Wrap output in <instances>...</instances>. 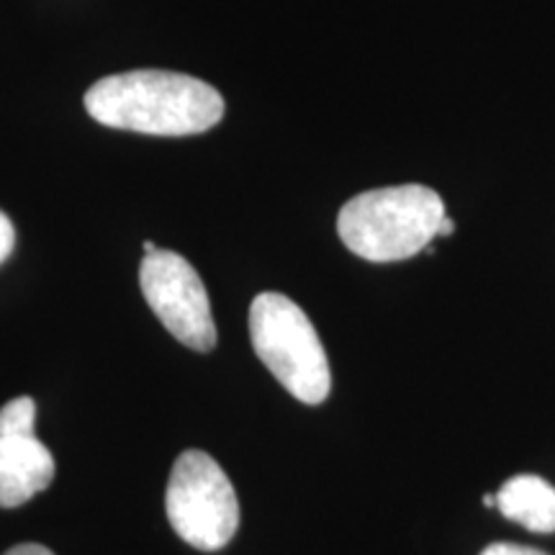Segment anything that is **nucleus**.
Listing matches in <instances>:
<instances>
[{
    "label": "nucleus",
    "instance_id": "obj_1",
    "mask_svg": "<svg viewBox=\"0 0 555 555\" xmlns=\"http://www.w3.org/2000/svg\"><path fill=\"white\" fill-rule=\"evenodd\" d=\"M86 108L111 129L152 137H191L217 127L224 99L208 82L168 69L108 75L86 93Z\"/></svg>",
    "mask_w": 555,
    "mask_h": 555
},
{
    "label": "nucleus",
    "instance_id": "obj_2",
    "mask_svg": "<svg viewBox=\"0 0 555 555\" xmlns=\"http://www.w3.org/2000/svg\"><path fill=\"white\" fill-rule=\"evenodd\" d=\"M446 219L440 193L427 185L365 191L339 208L337 234L367 262H399L433 245Z\"/></svg>",
    "mask_w": 555,
    "mask_h": 555
},
{
    "label": "nucleus",
    "instance_id": "obj_3",
    "mask_svg": "<svg viewBox=\"0 0 555 555\" xmlns=\"http://www.w3.org/2000/svg\"><path fill=\"white\" fill-rule=\"evenodd\" d=\"M249 339L278 384L304 404H322L330 397L332 373L314 324L288 296L260 294L249 307Z\"/></svg>",
    "mask_w": 555,
    "mask_h": 555
},
{
    "label": "nucleus",
    "instance_id": "obj_4",
    "mask_svg": "<svg viewBox=\"0 0 555 555\" xmlns=\"http://www.w3.org/2000/svg\"><path fill=\"white\" fill-rule=\"evenodd\" d=\"M165 512L180 540L196 551H221L240 527V499L224 468L204 450H185L172 466Z\"/></svg>",
    "mask_w": 555,
    "mask_h": 555
},
{
    "label": "nucleus",
    "instance_id": "obj_5",
    "mask_svg": "<svg viewBox=\"0 0 555 555\" xmlns=\"http://www.w3.org/2000/svg\"><path fill=\"white\" fill-rule=\"evenodd\" d=\"M139 286L144 301L178 343L198 352L214 350L217 324H214L211 301L196 268L183 255L170 249L144 255L139 268Z\"/></svg>",
    "mask_w": 555,
    "mask_h": 555
},
{
    "label": "nucleus",
    "instance_id": "obj_6",
    "mask_svg": "<svg viewBox=\"0 0 555 555\" xmlns=\"http://www.w3.org/2000/svg\"><path fill=\"white\" fill-rule=\"evenodd\" d=\"M57 463L34 437H0V509H16L54 481Z\"/></svg>",
    "mask_w": 555,
    "mask_h": 555
},
{
    "label": "nucleus",
    "instance_id": "obj_7",
    "mask_svg": "<svg viewBox=\"0 0 555 555\" xmlns=\"http://www.w3.org/2000/svg\"><path fill=\"white\" fill-rule=\"evenodd\" d=\"M496 506L506 519L522 525L525 530L540 535L555 532V489L540 476L509 478L496 491Z\"/></svg>",
    "mask_w": 555,
    "mask_h": 555
},
{
    "label": "nucleus",
    "instance_id": "obj_8",
    "mask_svg": "<svg viewBox=\"0 0 555 555\" xmlns=\"http://www.w3.org/2000/svg\"><path fill=\"white\" fill-rule=\"evenodd\" d=\"M37 404L31 397H18L0 409V437H34Z\"/></svg>",
    "mask_w": 555,
    "mask_h": 555
},
{
    "label": "nucleus",
    "instance_id": "obj_9",
    "mask_svg": "<svg viewBox=\"0 0 555 555\" xmlns=\"http://www.w3.org/2000/svg\"><path fill=\"white\" fill-rule=\"evenodd\" d=\"M13 247H16V229H13V221L0 211V262L11 258Z\"/></svg>",
    "mask_w": 555,
    "mask_h": 555
},
{
    "label": "nucleus",
    "instance_id": "obj_10",
    "mask_svg": "<svg viewBox=\"0 0 555 555\" xmlns=\"http://www.w3.org/2000/svg\"><path fill=\"white\" fill-rule=\"evenodd\" d=\"M481 555H547L538 547H527V545H515V543H494L489 547H483Z\"/></svg>",
    "mask_w": 555,
    "mask_h": 555
},
{
    "label": "nucleus",
    "instance_id": "obj_11",
    "mask_svg": "<svg viewBox=\"0 0 555 555\" xmlns=\"http://www.w3.org/2000/svg\"><path fill=\"white\" fill-rule=\"evenodd\" d=\"M3 555H54L50 547L44 545H37V543H24V545H16L11 547V551H5Z\"/></svg>",
    "mask_w": 555,
    "mask_h": 555
},
{
    "label": "nucleus",
    "instance_id": "obj_12",
    "mask_svg": "<svg viewBox=\"0 0 555 555\" xmlns=\"http://www.w3.org/2000/svg\"><path fill=\"white\" fill-rule=\"evenodd\" d=\"M455 232V221L453 219H442V224H440V232H437V237H448V234H453Z\"/></svg>",
    "mask_w": 555,
    "mask_h": 555
},
{
    "label": "nucleus",
    "instance_id": "obj_13",
    "mask_svg": "<svg viewBox=\"0 0 555 555\" xmlns=\"http://www.w3.org/2000/svg\"><path fill=\"white\" fill-rule=\"evenodd\" d=\"M159 247H155V242H144V255H152V253H157Z\"/></svg>",
    "mask_w": 555,
    "mask_h": 555
},
{
    "label": "nucleus",
    "instance_id": "obj_14",
    "mask_svg": "<svg viewBox=\"0 0 555 555\" xmlns=\"http://www.w3.org/2000/svg\"><path fill=\"white\" fill-rule=\"evenodd\" d=\"M486 506H496V496H483Z\"/></svg>",
    "mask_w": 555,
    "mask_h": 555
}]
</instances>
